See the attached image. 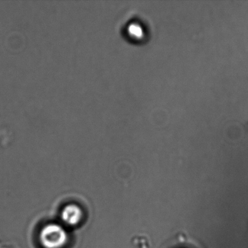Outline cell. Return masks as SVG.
Masks as SVG:
<instances>
[{"label":"cell","instance_id":"cell-1","mask_svg":"<svg viewBox=\"0 0 248 248\" xmlns=\"http://www.w3.org/2000/svg\"><path fill=\"white\" fill-rule=\"evenodd\" d=\"M39 240L45 248H62L68 240V234L62 226L55 223L48 224L41 230Z\"/></svg>","mask_w":248,"mask_h":248},{"label":"cell","instance_id":"cell-2","mask_svg":"<svg viewBox=\"0 0 248 248\" xmlns=\"http://www.w3.org/2000/svg\"><path fill=\"white\" fill-rule=\"evenodd\" d=\"M83 212L81 208L75 204H70L64 207L61 212V219L67 225L74 227L81 222Z\"/></svg>","mask_w":248,"mask_h":248},{"label":"cell","instance_id":"cell-3","mask_svg":"<svg viewBox=\"0 0 248 248\" xmlns=\"http://www.w3.org/2000/svg\"><path fill=\"white\" fill-rule=\"evenodd\" d=\"M128 31H129L130 33L134 36H138V37L141 36L143 33L142 29L138 24L130 25Z\"/></svg>","mask_w":248,"mask_h":248}]
</instances>
